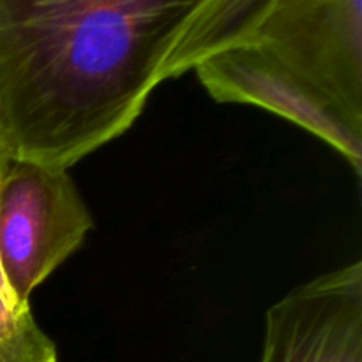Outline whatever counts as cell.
<instances>
[{
    "instance_id": "1",
    "label": "cell",
    "mask_w": 362,
    "mask_h": 362,
    "mask_svg": "<svg viewBox=\"0 0 362 362\" xmlns=\"http://www.w3.org/2000/svg\"><path fill=\"white\" fill-rule=\"evenodd\" d=\"M204 0H0V152L71 168L122 136Z\"/></svg>"
},
{
    "instance_id": "2",
    "label": "cell",
    "mask_w": 362,
    "mask_h": 362,
    "mask_svg": "<svg viewBox=\"0 0 362 362\" xmlns=\"http://www.w3.org/2000/svg\"><path fill=\"white\" fill-rule=\"evenodd\" d=\"M94 228L66 168L9 159L0 173V265L14 293L28 303Z\"/></svg>"
},
{
    "instance_id": "3",
    "label": "cell",
    "mask_w": 362,
    "mask_h": 362,
    "mask_svg": "<svg viewBox=\"0 0 362 362\" xmlns=\"http://www.w3.org/2000/svg\"><path fill=\"white\" fill-rule=\"evenodd\" d=\"M250 42L296 71L362 131V0H278Z\"/></svg>"
},
{
    "instance_id": "4",
    "label": "cell",
    "mask_w": 362,
    "mask_h": 362,
    "mask_svg": "<svg viewBox=\"0 0 362 362\" xmlns=\"http://www.w3.org/2000/svg\"><path fill=\"white\" fill-rule=\"evenodd\" d=\"M193 71L214 101L258 106L283 117L334 148L361 179L362 131L265 48L251 42L232 46Z\"/></svg>"
},
{
    "instance_id": "5",
    "label": "cell",
    "mask_w": 362,
    "mask_h": 362,
    "mask_svg": "<svg viewBox=\"0 0 362 362\" xmlns=\"http://www.w3.org/2000/svg\"><path fill=\"white\" fill-rule=\"evenodd\" d=\"M258 362H362V262L317 276L272 304Z\"/></svg>"
},
{
    "instance_id": "6",
    "label": "cell",
    "mask_w": 362,
    "mask_h": 362,
    "mask_svg": "<svg viewBox=\"0 0 362 362\" xmlns=\"http://www.w3.org/2000/svg\"><path fill=\"white\" fill-rule=\"evenodd\" d=\"M278 0H204L187 20L161 67V81L179 78L214 53L251 41Z\"/></svg>"
},
{
    "instance_id": "7",
    "label": "cell",
    "mask_w": 362,
    "mask_h": 362,
    "mask_svg": "<svg viewBox=\"0 0 362 362\" xmlns=\"http://www.w3.org/2000/svg\"><path fill=\"white\" fill-rule=\"evenodd\" d=\"M57 345L41 329L30 304L14 293L0 265V362H57Z\"/></svg>"
},
{
    "instance_id": "8",
    "label": "cell",
    "mask_w": 362,
    "mask_h": 362,
    "mask_svg": "<svg viewBox=\"0 0 362 362\" xmlns=\"http://www.w3.org/2000/svg\"><path fill=\"white\" fill-rule=\"evenodd\" d=\"M6 159H4V156H2V152H0V173H2V170H4V166H6Z\"/></svg>"
}]
</instances>
